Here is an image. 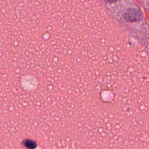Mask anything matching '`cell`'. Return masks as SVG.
Segmentation results:
<instances>
[{
  "mask_svg": "<svg viewBox=\"0 0 149 149\" xmlns=\"http://www.w3.org/2000/svg\"><path fill=\"white\" fill-rule=\"evenodd\" d=\"M123 17L126 21H138L142 17L141 12L137 9L131 8L126 10L123 14Z\"/></svg>",
  "mask_w": 149,
  "mask_h": 149,
  "instance_id": "6da1fadb",
  "label": "cell"
},
{
  "mask_svg": "<svg viewBox=\"0 0 149 149\" xmlns=\"http://www.w3.org/2000/svg\"><path fill=\"white\" fill-rule=\"evenodd\" d=\"M24 146L28 149H34L36 147V143L31 140L27 139L24 141Z\"/></svg>",
  "mask_w": 149,
  "mask_h": 149,
  "instance_id": "7a4b0ae2",
  "label": "cell"
}]
</instances>
